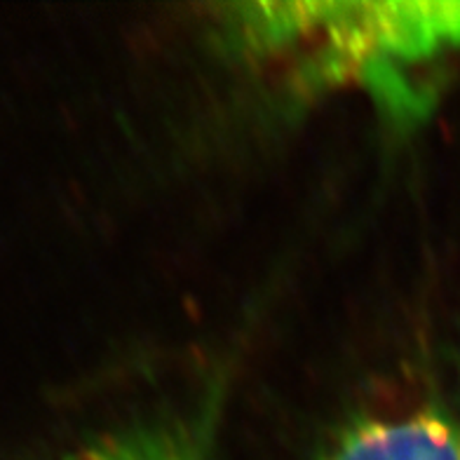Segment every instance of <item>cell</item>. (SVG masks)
Instances as JSON below:
<instances>
[{"mask_svg":"<svg viewBox=\"0 0 460 460\" xmlns=\"http://www.w3.org/2000/svg\"><path fill=\"white\" fill-rule=\"evenodd\" d=\"M59 460H217L212 432L198 418H151L103 432Z\"/></svg>","mask_w":460,"mask_h":460,"instance_id":"obj_3","label":"cell"},{"mask_svg":"<svg viewBox=\"0 0 460 460\" xmlns=\"http://www.w3.org/2000/svg\"><path fill=\"white\" fill-rule=\"evenodd\" d=\"M317 460H460V420L430 404L358 413Z\"/></svg>","mask_w":460,"mask_h":460,"instance_id":"obj_2","label":"cell"},{"mask_svg":"<svg viewBox=\"0 0 460 460\" xmlns=\"http://www.w3.org/2000/svg\"><path fill=\"white\" fill-rule=\"evenodd\" d=\"M254 48L308 49L322 73L411 66L460 52V3H266L235 7Z\"/></svg>","mask_w":460,"mask_h":460,"instance_id":"obj_1","label":"cell"}]
</instances>
